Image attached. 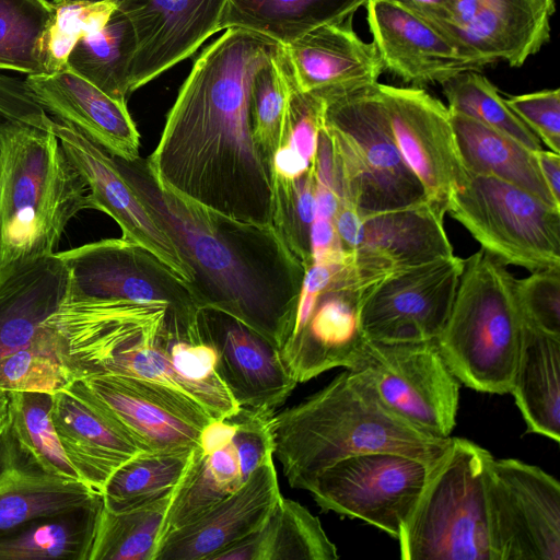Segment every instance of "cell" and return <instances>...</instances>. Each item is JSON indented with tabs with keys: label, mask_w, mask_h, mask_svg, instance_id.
<instances>
[{
	"label": "cell",
	"mask_w": 560,
	"mask_h": 560,
	"mask_svg": "<svg viewBox=\"0 0 560 560\" xmlns=\"http://www.w3.org/2000/svg\"><path fill=\"white\" fill-rule=\"evenodd\" d=\"M51 419L81 481L101 493L119 466L145 452L83 380L52 394Z\"/></svg>",
	"instance_id": "obj_22"
},
{
	"label": "cell",
	"mask_w": 560,
	"mask_h": 560,
	"mask_svg": "<svg viewBox=\"0 0 560 560\" xmlns=\"http://www.w3.org/2000/svg\"><path fill=\"white\" fill-rule=\"evenodd\" d=\"M137 39L128 16L116 8L105 26L84 37L71 51L67 67L110 97L126 102Z\"/></svg>",
	"instance_id": "obj_36"
},
{
	"label": "cell",
	"mask_w": 560,
	"mask_h": 560,
	"mask_svg": "<svg viewBox=\"0 0 560 560\" xmlns=\"http://www.w3.org/2000/svg\"><path fill=\"white\" fill-rule=\"evenodd\" d=\"M68 291L69 273L57 252L0 270V359L35 342Z\"/></svg>",
	"instance_id": "obj_30"
},
{
	"label": "cell",
	"mask_w": 560,
	"mask_h": 560,
	"mask_svg": "<svg viewBox=\"0 0 560 560\" xmlns=\"http://www.w3.org/2000/svg\"><path fill=\"white\" fill-rule=\"evenodd\" d=\"M366 20L384 70L413 86L486 65L443 28L395 0H368Z\"/></svg>",
	"instance_id": "obj_19"
},
{
	"label": "cell",
	"mask_w": 560,
	"mask_h": 560,
	"mask_svg": "<svg viewBox=\"0 0 560 560\" xmlns=\"http://www.w3.org/2000/svg\"><path fill=\"white\" fill-rule=\"evenodd\" d=\"M271 225L293 256L307 269L312 265L311 229L316 210L314 162L300 177L289 180L271 174Z\"/></svg>",
	"instance_id": "obj_42"
},
{
	"label": "cell",
	"mask_w": 560,
	"mask_h": 560,
	"mask_svg": "<svg viewBox=\"0 0 560 560\" xmlns=\"http://www.w3.org/2000/svg\"><path fill=\"white\" fill-rule=\"evenodd\" d=\"M486 494L491 560H560V483L516 458L490 460Z\"/></svg>",
	"instance_id": "obj_11"
},
{
	"label": "cell",
	"mask_w": 560,
	"mask_h": 560,
	"mask_svg": "<svg viewBox=\"0 0 560 560\" xmlns=\"http://www.w3.org/2000/svg\"><path fill=\"white\" fill-rule=\"evenodd\" d=\"M72 1H102V0H54L52 3L59 4V3L72 2Z\"/></svg>",
	"instance_id": "obj_54"
},
{
	"label": "cell",
	"mask_w": 560,
	"mask_h": 560,
	"mask_svg": "<svg viewBox=\"0 0 560 560\" xmlns=\"http://www.w3.org/2000/svg\"><path fill=\"white\" fill-rule=\"evenodd\" d=\"M281 497L271 455L234 493L163 536L153 560H212L261 527Z\"/></svg>",
	"instance_id": "obj_24"
},
{
	"label": "cell",
	"mask_w": 560,
	"mask_h": 560,
	"mask_svg": "<svg viewBox=\"0 0 560 560\" xmlns=\"http://www.w3.org/2000/svg\"><path fill=\"white\" fill-rule=\"evenodd\" d=\"M50 129L86 185L88 209L109 215L119 225L121 238L148 249L180 280L191 283L192 270L136 196L115 156L62 120L52 117Z\"/></svg>",
	"instance_id": "obj_18"
},
{
	"label": "cell",
	"mask_w": 560,
	"mask_h": 560,
	"mask_svg": "<svg viewBox=\"0 0 560 560\" xmlns=\"http://www.w3.org/2000/svg\"><path fill=\"white\" fill-rule=\"evenodd\" d=\"M445 31L455 0H395Z\"/></svg>",
	"instance_id": "obj_50"
},
{
	"label": "cell",
	"mask_w": 560,
	"mask_h": 560,
	"mask_svg": "<svg viewBox=\"0 0 560 560\" xmlns=\"http://www.w3.org/2000/svg\"><path fill=\"white\" fill-rule=\"evenodd\" d=\"M280 49L257 69L250 86L253 139L269 164L280 144L289 100V84L280 62Z\"/></svg>",
	"instance_id": "obj_44"
},
{
	"label": "cell",
	"mask_w": 560,
	"mask_h": 560,
	"mask_svg": "<svg viewBox=\"0 0 560 560\" xmlns=\"http://www.w3.org/2000/svg\"><path fill=\"white\" fill-rule=\"evenodd\" d=\"M280 46L228 28L200 52L145 158L163 187L238 221L271 225L270 164L253 139L250 86Z\"/></svg>",
	"instance_id": "obj_1"
},
{
	"label": "cell",
	"mask_w": 560,
	"mask_h": 560,
	"mask_svg": "<svg viewBox=\"0 0 560 560\" xmlns=\"http://www.w3.org/2000/svg\"><path fill=\"white\" fill-rule=\"evenodd\" d=\"M270 429L273 457L290 487L302 490L328 466L362 453H398L431 466L451 440L405 421L382 402L362 370L349 369L275 412Z\"/></svg>",
	"instance_id": "obj_3"
},
{
	"label": "cell",
	"mask_w": 560,
	"mask_h": 560,
	"mask_svg": "<svg viewBox=\"0 0 560 560\" xmlns=\"http://www.w3.org/2000/svg\"><path fill=\"white\" fill-rule=\"evenodd\" d=\"M368 0H228L220 31L241 28L288 45L328 24L342 23Z\"/></svg>",
	"instance_id": "obj_34"
},
{
	"label": "cell",
	"mask_w": 560,
	"mask_h": 560,
	"mask_svg": "<svg viewBox=\"0 0 560 560\" xmlns=\"http://www.w3.org/2000/svg\"><path fill=\"white\" fill-rule=\"evenodd\" d=\"M0 116L8 121L38 128H50L52 121L25 80L3 74H0Z\"/></svg>",
	"instance_id": "obj_48"
},
{
	"label": "cell",
	"mask_w": 560,
	"mask_h": 560,
	"mask_svg": "<svg viewBox=\"0 0 560 560\" xmlns=\"http://www.w3.org/2000/svg\"><path fill=\"white\" fill-rule=\"evenodd\" d=\"M515 280L505 265L481 248L464 259L436 342L454 375L474 390L511 392L524 327Z\"/></svg>",
	"instance_id": "obj_5"
},
{
	"label": "cell",
	"mask_w": 560,
	"mask_h": 560,
	"mask_svg": "<svg viewBox=\"0 0 560 560\" xmlns=\"http://www.w3.org/2000/svg\"><path fill=\"white\" fill-rule=\"evenodd\" d=\"M116 8L115 0L55 4V14L43 44L46 74L66 68L78 42L101 31Z\"/></svg>",
	"instance_id": "obj_45"
},
{
	"label": "cell",
	"mask_w": 560,
	"mask_h": 560,
	"mask_svg": "<svg viewBox=\"0 0 560 560\" xmlns=\"http://www.w3.org/2000/svg\"><path fill=\"white\" fill-rule=\"evenodd\" d=\"M541 176L553 199L560 203V156L550 150L534 152Z\"/></svg>",
	"instance_id": "obj_51"
},
{
	"label": "cell",
	"mask_w": 560,
	"mask_h": 560,
	"mask_svg": "<svg viewBox=\"0 0 560 560\" xmlns=\"http://www.w3.org/2000/svg\"><path fill=\"white\" fill-rule=\"evenodd\" d=\"M515 292L527 325L560 336V268L537 270L516 279Z\"/></svg>",
	"instance_id": "obj_46"
},
{
	"label": "cell",
	"mask_w": 560,
	"mask_h": 560,
	"mask_svg": "<svg viewBox=\"0 0 560 560\" xmlns=\"http://www.w3.org/2000/svg\"><path fill=\"white\" fill-rule=\"evenodd\" d=\"M202 340L217 351V371L242 408L272 411L281 406L298 382L279 349L238 320L201 310Z\"/></svg>",
	"instance_id": "obj_23"
},
{
	"label": "cell",
	"mask_w": 560,
	"mask_h": 560,
	"mask_svg": "<svg viewBox=\"0 0 560 560\" xmlns=\"http://www.w3.org/2000/svg\"><path fill=\"white\" fill-rule=\"evenodd\" d=\"M102 497L80 480L45 470L22 446L9 417L0 427V529L80 508Z\"/></svg>",
	"instance_id": "obj_28"
},
{
	"label": "cell",
	"mask_w": 560,
	"mask_h": 560,
	"mask_svg": "<svg viewBox=\"0 0 560 560\" xmlns=\"http://www.w3.org/2000/svg\"><path fill=\"white\" fill-rule=\"evenodd\" d=\"M337 547L320 521L296 501L280 498L261 527L212 560H336Z\"/></svg>",
	"instance_id": "obj_33"
},
{
	"label": "cell",
	"mask_w": 560,
	"mask_h": 560,
	"mask_svg": "<svg viewBox=\"0 0 560 560\" xmlns=\"http://www.w3.org/2000/svg\"><path fill=\"white\" fill-rule=\"evenodd\" d=\"M336 232L346 255L353 253L362 242L364 217L351 203L341 200L334 218Z\"/></svg>",
	"instance_id": "obj_49"
},
{
	"label": "cell",
	"mask_w": 560,
	"mask_h": 560,
	"mask_svg": "<svg viewBox=\"0 0 560 560\" xmlns=\"http://www.w3.org/2000/svg\"><path fill=\"white\" fill-rule=\"evenodd\" d=\"M447 212L501 264L537 271L560 268V208L486 174L468 172Z\"/></svg>",
	"instance_id": "obj_8"
},
{
	"label": "cell",
	"mask_w": 560,
	"mask_h": 560,
	"mask_svg": "<svg viewBox=\"0 0 560 560\" xmlns=\"http://www.w3.org/2000/svg\"><path fill=\"white\" fill-rule=\"evenodd\" d=\"M325 103L324 129L330 140L340 200L366 215L425 198L396 148L375 83Z\"/></svg>",
	"instance_id": "obj_7"
},
{
	"label": "cell",
	"mask_w": 560,
	"mask_h": 560,
	"mask_svg": "<svg viewBox=\"0 0 560 560\" xmlns=\"http://www.w3.org/2000/svg\"><path fill=\"white\" fill-rule=\"evenodd\" d=\"M0 270L55 254L88 188L50 128L0 122Z\"/></svg>",
	"instance_id": "obj_4"
},
{
	"label": "cell",
	"mask_w": 560,
	"mask_h": 560,
	"mask_svg": "<svg viewBox=\"0 0 560 560\" xmlns=\"http://www.w3.org/2000/svg\"><path fill=\"white\" fill-rule=\"evenodd\" d=\"M273 413L240 407L235 413L212 420L203 429L171 498L159 540L234 493L273 455Z\"/></svg>",
	"instance_id": "obj_10"
},
{
	"label": "cell",
	"mask_w": 560,
	"mask_h": 560,
	"mask_svg": "<svg viewBox=\"0 0 560 560\" xmlns=\"http://www.w3.org/2000/svg\"><path fill=\"white\" fill-rule=\"evenodd\" d=\"M130 20L137 49L130 93L192 56L213 34L228 0H115Z\"/></svg>",
	"instance_id": "obj_20"
},
{
	"label": "cell",
	"mask_w": 560,
	"mask_h": 560,
	"mask_svg": "<svg viewBox=\"0 0 560 560\" xmlns=\"http://www.w3.org/2000/svg\"><path fill=\"white\" fill-rule=\"evenodd\" d=\"M464 259L452 255L392 276L359 300L360 327L375 342L436 340L450 316Z\"/></svg>",
	"instance_id": "obj_16"
},
{
	"label": "cell",
	"mask_w": 560,
	"mask_h": 560,
	"mask_svg": "<svg viewBox=\"0 0 560 560\" xmlns=\"http://www.w3.org/2000/svg\"><path fill=\"white\" fill-rule=\"evenodd\" d=\"M506 105L535 133L541 143L560 153V90L513 95Z\"/></svg>",
	"instance_id": "obj_47"
},
{
	"label": "cell",
	"mask_w": 560,
	"mask_h": 560,
	"mask_svg": "<svg viewBox=\"0 0 560 560\" xmlns=\"http://www.w3.org/2000/svg\"><path fill=\"white\" fill-rule=\"evenodd\" d=\"M492 457L470 440L451 438L400 529L402 560H491L486 474Z\"/></svg>",
	"instance_id": "obj_6"
},
{
	"label": "cell",
	"mask_w": 560,
	"mask_h": 560,
	"mask_svg": "<svg viewBox=\"0 0 560 560\" xmlns=\"http://www.w3.org/2000/svg\"><path fill=\"white\" fill-rule=\"evenodd\" d=\"M70 382L57 354L54 334L46 323L35 342L0 359V390L5 393L55 394Z\"/></svg>",
	"instance_id": "obj_43"
},
{
	"label": "cell",
	"mask_w": 560,
	"mask_h": 560,
	"mask_svg": "<svg viewBox=\"0 0 560 560\" xmlns=\"http://www.w3.org/2000/svg\"><path fill=\"white\" fill-rule=\"evenodd\" d=\"M82 380L145 452L192 451L213 420L191 398L154 381L122 374Z\"/></svg>",
	"instance_id": "obj_17"
},
{
	"label": "cell",
	"mask_w": 560,
	"mask_h": 560,
	"mask_svg": "<svg viewBox=\"0 0 560 560\" xmlns=\"http://www.w3.org/2000/svg\"><path fill=\"white\" fill-rule=\"evenodd\" d=\"M218 354L206 341H190L162 330L119 351L97 373L122 374L166 385L199 404L213 420L235 413L240 406L217 371Z\"/></svg>",
	"instance_id": "obj_21"
},
{
	"label": "cell",
	"mask_w": 560,
	"mask_h": 560,
	"mask_svg": "<svg viewBox=\"0 0 560 560\" xmlns=\"http://www.w3.org/2000/svg\"><path fill=\"white\" fill-rule=\"evenodd\" d=\"M510 394L528 433L560 442V336L546 334L524 322Z\"/></svg>",
	"instance_id": "obj_31"
},
{
	"label": "cell",
	"mask_w": 560,
	"mask_h": 560,
	"mask_svg": "<svg viewBox=\"0 0 560 560\" xmlns=\"http://www.w3.org/2000/svg\"><path fill=\"white\" fill-rule=\"evenodd\" d=\"M429 465L392 452L345 457L306 488L325 512L362 520L398 538L423 489Z\"/></svg>",
	"instance_id": "obj_12"
},
{
	"label": "cell",
	"mask_w": 560,
	"mask_h": 560,
	"mask_svg": "<svg viewBox=\"0 0 560 560\" xmlns=\"http://www.w3.org/2000/svg\"><path fill=\"white\" fill-rule=\"evenodd\" d=\"M1 154H2V142H1V136H0V160H1Z\"/></svg>",
	"instance_id": "obj_55"
},
{
	"label": "cell",
	"mask_w": 560,
	"mask_h": 560,
	"mask_svg": "<svg viewBox=\"0 0 560 560\" xmlns=\"http://www.w3.org/2000/svg\"><path fill=\"white\" fill-rule=\"evenodd\" d=\"M9 417V399L5 392L0 390V427Z\"/></svg>",
	"instance_id": "obj_52"
},
{
	"label": "cell",
	"mask_w": 560,
	"mask_h": 560,
	"mask_svg": "<svg viewBox=\"0 0 560 560\" xmlns=\"http://www.w3.org/2000/svg\"><path fill=\"white\" fill-rule=\"evenodd\" d=\"M281 51L298 89L325 102L378 82L384 71L374 44L357 35L351 19L319 26Z\"/></svg>",
	"instance_id": "obj_25"
},
{
	"label": "cell",
	"mask_w": 560,
	"mask_h": 560,
	"mask_svg": "<svg viewBox=\"0 0 560 560\" xmlns=\"http://www.w3.org/2000/svg\"><path fill=\"white\" fill-rule=\"evenodd\" d=\"M444 215L425 198L395 210L364 217L359 247L346 260L326 292L360 298L383 280L454 255Z\"/></svg>",
	"instance_id": "obj_14"
},
{
	"label": "cell",
	"mask_w": 560,
	"mask_h": 560,
	"mask_svg": "<svg viewBox=\"0 0 560 560\" xmlns=\"http://www.w3.org/2000/svg\"><path fill=\"white\" fill-rule=\"evenodd\" d=\"M366 340L358 300L343 292H328L279 351L293 378L304 383L334 368L355 369Z\"/></svg>",
	"instance_id": "obj_29"
},
{
	"label": "cell",
	"mask_w": 560,
	"mask_h": 560,
	"mask_svg": "<svg viewBox=\"0 0 560 560\" xmlns=\"http://www.w3.org/2000/svg\"><path fill=\"white\" fill-rule=\"evenodd\" d=\"M185 452H142L119 466L102 495L110 511H126L172 497L187 469Z\"/></svg>",
	"instance_id": "obj_37"
},
{
	"label": "cell",
	"mask_w": 560,
	"mask_h": 560,
	"mask_svg": "<svg viewBox=\"0 0 560 560\" xmlns=\"http://www.w3.org/2000/svg\"><path fill=\"white\" fill-rule=\"evenodd\" d=\"M103 497L0 529V560H90Z\"/></svg>",
	"instance_id": "obj_32"
},
{
	"label": "cell",
	"mask_w": 560,
	"mask_h": 560,
	"mask_svg": "<svg viewBox=\"0 0 560 560\" xmlns=\"http://www.w3.org/2000/svg\"><path fill=\"white\" fill-rule=\"evenodd\" d=\"M54 14L48 0H0V70L47 73L43 44Z\"/></svg>",
	"instance_id": "obj_39"
},
{
	"label": "cell",
	"mask_w": 560,
	"mask_h": 560,
	"mask_svg": "<svg viewBox=\"0 0 560 560\" xmlns=\"http://www.w3.org/2000/svg\"><path fill=\"white\" fill-rule=\"evenodd\" d=\"M396 148L421 184L425 199L443 214L466 182L447 106L423 89L375 83Z\"/></svg>",
	"instance_id": "obj_15"
},
{
	"label": "cell",
	"mask_w": 560,
	"mask_h": 560,
	"mask_svg": "<svg viewBox=\"0 0 560 560\" xmlns=\"http://www.w3.org/2000/svg\"><path fill=\"white\" fill-rule=\"evenodd\" d=\"M25 81L51 117L114 156L126 161L140 156V133L126 102L110 97L68 67L51 74H28Z\"/></svg>",
	"instance_id": "obj_27"
},
{
	"label": "cell",
	"mask_w": 560,
	"mask_h": 560,
	"mask_svg": "<svg viewBox=\"0 0 560 560\" xmlns=\"http://www.w3.org/2000/svg\"><path fill=\"white\" fill-rule=\"evenodd\" d=\"M57 254L69 273L68 296L164 305V331L203 341L200 310L188 283L142 246L121 237L105 238Z\"/></svg>",
	"instance_id": "obj_9"
},
{
	"label": "cell",
	"mask_w": 560,
	"mask_h": 560,
	"mask_svg": "<svg viewBox=\"0 0 560 560\" xmlns=\"http://www.w3.org/2000/svg\"><path fill=\"white\" fill-rule=\"evenodd\" d=\"M550 18L534 0H455L445 32L486 66L517 68L549 42Z\"/></svg>",
	"instance_id": "obj_26"
},
{
	"label": "cell",
	"mask_w": 560,
	"mask_h": 560,
	"mask_svg": "<svg viewBox=\"0 0 560 560\" xmlns=\"http://www.w3.org/2000/svg\"><path fill=\"white\" fill-rule=\"evenodd\" d=\"M450 115L467 172L498 177L560 208L541 176L534 151L467 116L451 110Z\"/></svg>",
	"instance_id": "obj_35"
},
{
	"label": "cell",
	"mask_w": 560,
	"mask_h": 560,
	"mask_svg": "<svg viewBox=\"0 0 560 560\" xmlns=\"http://www.w3.org/2000/svg\"><path fill=\"white\" fill-rule=\"evenodd\" d=\"M536 4L547 12L550 16L553 14L556 9L555 0H534Z\"/></svg>",
	"instance_id": "obj_53"
},
{
	"label": "cell",
	"mask_w": 560,
	"mask_h": 560,
	"mask_svg": "<svg viewBox=\"0 0 560 560\" xmlns=\"http://www.w3.org/2000/svg\"><path fill=\"white\" fill-rule=\"evenodd\" d=\"M7 394L10 423L22 446L48 472L81 481L62 450L51 419L52 394L37 392Z\"/></svg>",
	"instance_id": "obj_41"
},
{
	"label": "cell",
	"mask_w": 560,
	"mask_h": 560,
	"mask_svg": "<svg viewBox=\"0 0 560 560\" xmlns=\"http://www.w3.org/2000/svg\"><path fill=\"white\" fill-rule=\"evenodd\" d=\"M441 85L448 110L500 131L530 151L542 149L540 140L506 105L498 89L480 71L460 72Z\"/></svg>",
	"instance_id": "obj_40"
},
{
	"label": "cell",
	"mask_w": 560,
	"mask_h": 560,
	"mask_svg": "<svg viewBox=\"0 0 560 560\" xmlns=\"http://www.w3.org/2000/svg\"><path fill=\"white\" fill-rule=\"evenodd\" d=\"M378 398L413 427L450 438L456 425L460 382L446 364L436 340H366L359 365Z\"/></svg>",
	"instance_id": "obj_13"
},
{
	"label": "cell",
	"mask_w": 560,
	"mask_h": 560,
	"mask_svg": "<svg viewBox=\"0 0 560 560\" xmlns=\"http://www.w3.org/2000/svg\"><path fill=\"white\" fill-rule=\"evenodd\" d=\"M171 498L118 512L103 505L90 560H153Z\"/></svg>",
	"instance_id": "obj_38"
},
{
	"label": "cell",
	"mask_w": 560,
	"mask_h": 560,
	"mask_svg": "<svg viewBox=\"0 0 560 560\" xmlns=\"http://www.w3.org/2000/svg\"><path fill=\"white\" fill-rule=\"evenodd\" d=\"M117 166L194 272L201 310L225 314L281 348L293 328L306 268L270 224L238 221L163 187L147 160Z\"/></svg>",
	"instance_id": "obj_2"
}]
</instances>
